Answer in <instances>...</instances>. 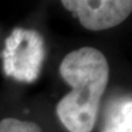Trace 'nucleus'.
I'll return each instance as SVG.
<instances>
[{"mask_svg": "<svg viewBox=\"0 0 132 132\" xmlns=\"http://www.w3.org/2000/svg\"><path fill=\"white\" fill-rule=\"evenodd\" d=\"M60 74L73 90L57 104V117L69 132H90L109 81L108 61L97 48L80 47L63 59Z\"/></svg>", "mask_w": 132, "mask_h": 132, "instance_id": "f257e3e1", "label": "nucleus"}, {"mask_svg": "<svg viewBox=\"0 0 132 132\" xmlns=\"http://www.w3.org/2000/svg\"><path fill=\"white\" fill-rule=\"evenodd\" d=\"M44 56V41L40 33L16 28L6 40L3 71L19 81L31 82L38 78Z\"/></svg>", "mask_w": 132, "mask_h": 132, "instance_id": "f03ea898", "label": "nucleus"}, {"mask_svg": "<svg viewBox=\"0 0 132 132\" xmlns=\"http://www.w3.org/2000/svg\"><path fill=\"white\" fill-rule=\"evenodd\" d=\"M82 27L102 31L120 24L132 12V0H61Z\"/></svg>", "mask_w": 132, "mask_h": 132, "instance_id": "7ed1b4c3", "label": "nucleus"}, {"mask_svg": "<svg viewBox=\"0 0 132 132\" xmlns=\"http://www.w3.org/2000/svg\"><path fill=\"white\" fill-rule=\"evenodd\" d=\"M102 132H132V100L120 99L111 107Z\"/></svg>", "mask_w": 132, "mask_h": 132, "instance_id": "20e7f679", "label": "nucleus"}, {"mask_svg": "<svg viewBox=\"0 0 132 132\" xmlns=\"http://www.w3.org/2000/svg\"><path fill=\"white\" fill-rule=\"evenodd\" d=\"M0 132H42V130L34 122L5 118L0 121Z\"/></svg>", "mask_w": 132, "mask_h": 132, "instance_id": "39448f33", "label": "nucleus"}]
</instances>
